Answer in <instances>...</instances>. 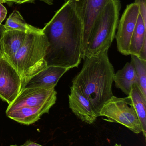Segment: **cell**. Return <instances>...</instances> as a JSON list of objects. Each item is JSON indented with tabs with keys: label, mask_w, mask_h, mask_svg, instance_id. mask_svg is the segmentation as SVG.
<instances>
[{
	"label": "cell",
	"mask_w": 146,
	"mask_h": 146,
	"mask_svg": "<svg viewBox=\"0 0 146 146\" xmlns=\"http://www.w3.org/2000/svg\"><path fill=\"white\" fill-rule=\"evenodd\" d=\"M49 46L47 66L78 67L82 59L83 24L74 0H68L42 29Z\"/></svg>",
	"instance_id": "cell-1"
},
{
	"label": "cell",
	"mask_w": 146,
	"mask_h": 146,
	"mask_svg": "<svg viewBox=\"0 0 146 146\" xmlns=\"http://www.w3.org/2000/svg\"><path fill=\"white\" fill-rule=\"evenodd\" d=\"M108 50L86 58L81 71L72 80V86L88 99L98 117L105 103L114 96L112 87L115 72Z\"/></svg>",
	"instance_id": "cell-2"
},
{
	"label": "cell",
	"mask_w": 146,
	"mask_h": 146,
	"mask_svg": "<svg viewBox=\"0 0 146 146\" xmlns=\"http://www.w3.org/2000/svg\"><path fill=\"white\" fill-rule=\"evenodd\" d=\"M55 88H23L12 103L9 104L6 115L9 118L23 125L35 123L55 104Z\"/></svg>",
	"instance_id": "cell-3"
},
{
	"label": "cell",
	"mask_w": 146,
	"mask_h": 146,
	"mask_svg": "<svg viewBox=\"0 0 146 146\" xmlns=\"http://www.w3.org/2000/svg\"><path fill=\"white\" fill-rule=\"evenodd\" d=\"M49 43L42 29L27 34L23 45L11 64L20 76L22 87L32 76L47 66L44 58Z\"/></svg>",
	"instance_id": "cell-4"
},
{
	"label": "cell",
	"mask_w": 146,
	"mask_h": 146,
	"mask_svg": "<svg viewBox=\"0 0 146 146\" xmlns=\"http://www.w3.org/2000/svg\"><path fill=\"white\" fill-rule=\"evenodd\" d=\"M121 8L119 0L111 1L106 5L93 27L84 60L109 48L115 36Z\"/></svg>",
	"instance_id": "cell-5"
},
{
	"label": "cell",
	"mask_w": 146,
	"mask_h": 146,
	"mask_svg": "<svg viewBox=\"0 0 146 146\" xmlns=\"http://www.w3.org/2000/svg\"><path fill=\"white\" fill-rule=\"evenodd\" d=\"M109 122L123 125L136 134L142 132V128L129 96L118 98L115 96L105 102L99 111V117Z\"/></svg>",
	"instance_id": "cell-6"
},
{
	"label": "cell",
	"mask_w": 146,
	"mask_h": 146,
	"mask_svg": "<svg viewBox=\"0 0 146 146\" xmlns=\"http://www.w3.org/2000/svg\"><path fill=\"white\" fill-rule=\"evenodd\" d=\"M139 14V6L133 3L127 5L119 21L115 37L118 51L124 55H130L131 39Z\"/></svg>",
	"instance_id": "cell-7"
},
{
	"label": "cell",
	"mask_w": 146,
	"mask_h": 146,
	"mask_svg": "<svg viewBox=\"0 0 146 146\" xmlns=\"http://www.w3.org/2000/svg\"><path fill=\"white\" fill-rule=\"evenodd\" d=\"M22 88L20 76L14 67L0 57V98L9 104L15 99Z\"/></svg>",
	"instance_id": "cell-8"
},
{
	"label": "cell",
	"mask_w": 146,
	"mask_h": 146,
	"mask_svg": "<svg viewBox=\"0 0 146 146\" xmlns=\"http://www.w3.org/2000/svg\"><path fill=\"white\" fill-rule=\"evenodd\" d=\"M69 106L72 112L82 122L91 124L98 117L88 99L72 86L69 94Z\"/></svg>",
	"instance_id": "cell-9"
},
{
	"label": "cell",
	"mask_w": 146,
	"mask_h": 146,
	"mask_svg": "<svg viewBox=\"0 0 146 146\" xmlns=\"http://www.w3.org/2000/svg\"><path fill=\"white\" fill-rule=\"evenodd\" d=\"M113 0H87L82 20L83 24L82 59L95 23L106 5Z\"/></svg>",
	"instance_id": "cell-10"
},
{
	"label": "cell",
	"mask_w": 146,
	"mask_h": 146,
	"mask_svg": "<svg viewBox=\"0 0 146 146\" xmlns=\"http://www.w3.org/2000/svg\"><path fill=\"white\" fill-rule=\"evenodd\" d=\"M69 70V68L63 67L47 66L32 76L23 86L21 89L31 88H55L60 78Z\"/></svg>",
	"instance_id": "cell-11"
},
{
	"label": "cell",
	"mask_w": 146,
	"mask_h": 146,
	"mask_svg": "<svg viewBox=\"0 0 146 146\" xmlns=\"http://www.w3.org/2000/svg\"><path fill=\"white\" fill-rule=\"evenodd\" d=\"M27 33L19 31H5L0 40V48L2 56L9 62H13L17 51L23 45Z\"/></svg>",
	"instance_id": "cell-12"
},
{
	"label": "cell",
	"mask_w": 146,
	"mask_h": 146,
	"mask_svg": "<svg viewBox=\"0 0 146 146\" xmlns=\"http://www.w3.org/2000/svg\"><path fill=\"white\" fill-rule=\"evenodd\" d=\"M113 81L115 83L116 87L128 96L130 95L134 84L139 86V79L130 62H127L122 69L115 73Z\"/></svg>",
	"instance_id": "cell-13"
},
{
	"label": "cell",
	"mask_w": 146,
	"mask_h": 146,
	"mask_svg": "<svg viewBox=\"0 0 146 146\" xmlns=\"http://www.w3.org/2000/svg\"><path fill=\"white\" fill-rule=\"evenodd\" d=\"M132 104L137 114L142 128L144 137H146V98L139 85L134 84L129 95Z\"/></svg>",
	"instance_id": "cell-14"
},
{
	"label": "cell",
	"mask_w": 146,
	"mask_h": 146,
	"mask_svg": "<svg viewBox=\"0 0 146 146\" xmlns=\"http://www.w3.org/2000/svg\"><path fill=\"white\" fill-rule=\"evenodd\" d=\"M146 42V25L139 14L131 39L129 48L130 55H134L139 57L143 45Z\"/></svg>",
	"instance_id": "cell-15"
},
{
	"label": "cell",
	"mask_w": 146,
	"mask_h": 146,
	"mask_svg": "<svg viewBox=\"0 0 146 146\" xmlns=\"http://www.w3.org/2000/svg\"><path fill=\"white\" fill-rule=\"evenodd\" d=\"M3 26L5 31L15 30L27 33L40 31L42 30L27 23L20 13L16 10L12 12Z\"/></svg>",
	"instance_id": "cell-16"
},
{
	"label": "cell",
	"mask_w": 146,
	"mask_h": 146,
	"mask_svg": "<svg viewBox=\"0 0 146 146\" xmlns=\"http://www.w3.org/2000/svg\"><path fill=\"white\" fill-rule=\"evenodd\" d=\"M131 62L139 79V86L146 98V60L131 55Z\"/></svg>",
	"instance_id": "cell-17"
},
{
	"label": "cell",
	"mask_w": 146,
	"mask_h": 146,
	"mask_svg": "<svg viewBox=\"0 0 146 146\" xmlns=\"http://www.w3.org/2000/svg\"><path fill=\"white\" fill-rule=\"evenodd\" d=\"M134 3L139 6L140 14L146 25V0H135Z\"/></svg>",
	"instance_id": "cell-18"
},
{
	"label": "cell",
	"mask_w": 146,
	"mask_h": 146,
	"mask_svg": "<svg viewBox=\"0 0 146 146\" xmlns=\"http://www.w3.org/2000/svg\"><path fill=\"white\" fill-rule=\"evenodd\" d=\"M74 1L76 2L78 12L82 19L87 0H74Z\"/></svg>",
	"instance_id": "cell-19"
},
{
	"label": "cell",
	"mask_w": 146,
	"mask_h": 146,
	"mask_svg": "<svg viewBox=\"0 0 146 146\" xmlns=\"http://www.w3.org/2000/svg\"><path fill=\"white\" fill-rule=\"evenodd\" d=\"M7 13V11L5 7L3 5L2 3H0V26L2 25L1 23L5 19Z\"/></svg>",
	"instance_id": "cell-20"
},
{
	"label": "cell",
	"mask_w": 146,
	"mask_h": 146,
	"mask_svg": "<svg viewBox=\"0 0 146 146\" xmlns=\"http://www.w3.org/2000/svg\"><path fill=\"white\" fill-rule=\"evenodd\" d=\"M9 146H43L41 145H39L37 143H35V142H33L31 141L30 140L27 141L23 145H11Z\"/></svg>",
	"instance_id": "cell-21"
},
{
	"label": "cell",
	"mask_w": 146,
	"mask_h": 146,
	"mask_svg": "<svg viewBox=\"0 0 146 146\" xmlns=\"http://www.w3.org/2000/svg\"><path fill=\"white\" fill-rule=\"evenodd\" d=\"M35 0H4V3L14 2L19 4L25 3L29 2H33Z\"/></svg>",
	"instance_id": "cell-22"
},
{
	"label": "cell",
	"mask_w": 146,
	"mask_h": 146,
	"mask_svg": "<svg viewBox=\"0 0 146 146\" xmlns=\"http://www.w3.org/2000/svg\"><path fill=\"white\" fill-rule=\"evenodd\" d=\"M5 31V29H4V26L3 25H1L0 26V40L2 36L3 33ZM2 56L1 52V48H0V57Z\"/></svg>",
	"instance_id": "cell-23"
},
{
	"label": "cell",
	"mask_w": 146,
	"mask_h": 146,
	"mask_svg": "<svg viewBox=\"0 0 146 146\" xmlns=\"http://www.w3.org/2000/svg\"><path fill=\"white\" fill-rule=\"evenodd\" d=\"M41 1L46 3L47 4L51 5V4H52V3H53V1H54V0H41Z\"/></svg>",
	"instance_id": "cell-24"
},
{
	"label": "cell",
	"mask_w": 146,
	"mask_h": 146,
	"mask_svg": "<svg viewBox=\"0 0 146 146\" xmlns=\"http://www.w3.org/2000/svg\"><path fill=\"white\" fill-rule=\"evenodd\" d=\"M114 146H122L121 145H119V144H116Z\"/></svg>",
	"instance_id": "cell-25"
},
{
	"label": "cell",
	"mask_w": 146,
	"mask_h": 146,
	"mask_svg": "<svg viewBox=\"0 0 146 146\" xmlns=\"http://www.w3.org/2000/svg\"><path fill=\"white\" fill-rule=\"evenodd\" d=\"M0 3H4V0H0Z\"/></svg>",
	"instance_id": "cell-26"
}]
</instances>
